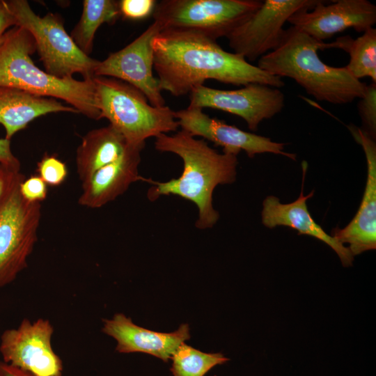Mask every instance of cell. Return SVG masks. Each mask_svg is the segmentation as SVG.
Segmentation results:
<instances>
[{
  "label": "cell",
  "mask_w": 376,
  "mask_h": 376,
  "mask_svg": "<svg viewBox=\"0 0 376 376\" xmlns=\"http://www.w3.org/2000/svg\"><path fill=\"white\" fill-rule=\"evenodd\" d=\"M153 69L162 91L180 97L208 79L246 86L260 84L279 88L281 77L251 64L242 55L225 51L201 34L163 30L152 40Z\"/></svg>",
  "instance_id": "cell-1"
},
{
  "label": "cell",
  "mask_w": 376,
  "mask_h": 376,
  "mask_svg": "<svg viewBox=\"0 0 376 376\" xmlns=\"http://www.w3.org/2000/svg\"><path fill=\"white\" fill-rule=\"evenodd\" d=\"M155 148L173 153L182 159L183 171L177 178L165 182L148 179L151 187L148 198L154 201L162 196L175 195L194 203L198 209L195 226L199 229L213 227L219 218L212 203L213 191L219 185L235 181L237 158L219 153L203 139H197L183 130L155 138Z\"/></svg>",
  "instance_id": "cell-2"
},
{
  "label": "cell",
  "mask_w": 376,
  "mask_h": 376,
  "mask_svg": "<svg viewBox=\"0 0 376 376\" xmlns=\"http://www.w3.org/2000/svg\"><path fill=\"white\" fill-rule=\"evenodd\" d=\"M324 42L290 26L279 45L261 56L257 66L271 75L294 79L319 101L334 104L351 103L364 94L367 84L354 78L345 67H333L318 56Z\"/></svg>",
  "instance_id": "cell-3"
},
{
  "label": "cell",
  "mask_w": 376,
  "mask_h": 376,
  "mask_svg": "<svg viewBox=\"0 0 376 376\" xmlns=\"http://www.w3.org/2000/svg\"><path fill=\"white\" fill-rule=\"evenodd\" d=\"M35 52L34 40L26 29L17 26L8 29L0 45V86L61 99L85 116L100 120L93 79L79 81L52 76L33 63L31 55Z\"/></svg>",
  "instance_id": "cell-4"
},
{
  "label": "cell",
  "mask_w": 376,
  "mask_h": 376,
  "mask_svg": "<svg viewBox=\"0 0 376 376\" xmlns=\"http://www.w3.org/2000/svg\"><path fill=\"white\" fill-rule=\"evenodd\" d=\"M93 81L101 118L107 119L129 144H145L148 138L180 127L174 111L166 105L152 106L133 86L108 77H95Z\"/></svg>",
  "instance_id": "cell-5"
},
{
  "label": "cell",
  "mask_w": 376,
  "mask_h": 376,
  "mask_svg": "<svg viewBox=\"0 0 376 376\" xmlns=\"http://www.w3.org/2000/svg\"><path fill=\"white\" fill-rule=\"evenodd\" d=\"M15 26L26 29L33 37L45 72L58 78L80 74L84 80L95 77L99 61L85 54L65 31L57 13L37 15L26 0L5 1Z\"/></svg>",
  "instance_id": "cell-6"
},
{
  "label": "cell",
  "mask_w": 376,
  "mask_h": 376,
  "mask_svg": "<svg viewBox=\"0 0 376 376\" xmlns=\"http://www.w3.org/2000/svg\"><path fill=\"white\" fill-rule=\"evenodd\" d=\"M262 3L259 0H163L156 3L152 16L162 31L194 32L217 41L227 38Z\"/></svg>",
  "instance_id": "cell-7"
},
{
  "label": "cell",
  "mask_w": 376,
  "mask_h": 376,
  "mask_svg": "<svg viewBox=\"0 0 376 376\" xmlns=\"http://www.w3.org/2000/svg\"><path fill=\"white\" fill-rule=\"evenodd\" d=\"M24 178L23 175L17 180L0 206V288L27 267L38 240L42 205L22 196L19 186Z\"/></svg>",
  "instance_id": "cell-8"
},
{
  "label": "cell",
  "mask_w": 376,
  "mask_h": 376,
  "mask_svg": "<svg viewBox=\"0 0 376 376\" xmlns=\"http://www.w3.org/2000/svg\"><path fill=\"white\" fill-rule=\"evenodd\" d=\"M319 0H265L260 7L226 38L234 53L254 61L280 44L289 17L311 9Z\"/></svg>",
  "instance_id": "cell-9"
},
{
  "label": "cell",
  "mask_w": 376,
  "mask_h": 376,
  "mask_svg": "<svg viewBox=\"0 0 376 376\" xmlns=\"http://www.w3.org/2000/svg\"><path fill=\"white\" fill-rule=\"evenodd\" d=\"M53 334L47 319H23L17 328L1 336L3 361L36 376H62L63 361L52 347Z\"/></svg>",
  "instance_id": "cell-10"
},
{
  "label": "cell",
  "mask_w": 376,
  "mask_h": 376,
  "mask_svg": "<svg viewBox=\"0 0 376 376\" xmlns=\"http://www.w3.org/2000/svg\"><path fill=\"white\" fill-rule=\"evenodd\" d=\"M190 106L224 111L242 118L249 130L280 113L285 95L279 88L260 84H249L235 90H219L198 86L190 92Z\"/></svg>",
  "instance_id": "cell-11"
},
{
  "label": "cell",
  "mask_w": 376,
  "mask_h": 376,
  "mask_svg": "<svg viewBox=\"0 0 376 376\" xmlns=\"http://www.w3.org/2000/svg\"><path fill=\"white\" fill-rule=\"evenodd\" d=\"M161 31L159 24L153 22L127 46L100 61L95 77H108L123 81L139 89L152 106H165L162 91L153 74L152 42Z\"/></svg>",
  "instance_id": "cell-12"
},
{
  "label": "cell",
  "mask_w": 376,
  "mask_h": 376,
  "mask_svg": "<svg viewBox=\"0 0 376 376\" xmlns=\"http://www.w3.org/2000/svg\"><path fill=\"white\" fill-rule=\"evenodd\" d=\"M181 127L191 136H201L223 148V152L237 155L242 150L249 157L265 152L281 155L296 160V155L284 151L285 143L272 141L269 138L248 132L211 118L202 109L189 105L175 111Z\"/></svg>",
  "instance_id": "cell-13"
},
{
  "label": "cell",
  "mask_w": 376,
  "mask_h": 376,
  "mask_svg": "<svg viewBox=\"0 0 376 376\" xmlns=\"http://www.w3.org/2000/svg\"><path fill=\"white\" fill-rule=\"evenodd\" d=\"M292 26L323 42L348 28L359 33L376 23V6L368 0H338L296 12L288 19Z\"/></svg>",
  "instance_id": "cell-14"
},
{
  "label": "cell",
  "mask_w": 376,
  "mask_h": 376,
  "mask_svg": "<svg viewBox=\"0 0 376 376\" xmlns=\"http://www.w3.org/2000/svg\"><path fill=\"white\" fill-rule=\"evenodd\" d=\"M354 140L361 146L367 162V180L361 205L354 218L344 228H335L331 235L353 256L376 249V143L362 129L349 125Z\"/></svg>",
  "instance_id": "cell-15"
},
{
  "label": "cell",
  "mask_w": 376,
  "mask_h": 376,
  "mask_svg": "<svg viewBox=\"0 0 376 376\" xmlns=\"http://www.w3.org/2000/svg\"><path fill=\"white\" fill-rule=\"evenodd\" d=\"M145 144H129L116 161L96 171L81 183L80 205L100 208L123 194L130 185L139 180L148 181L139 173L141 152Z\"/></svg>",
  "instance_id": "cell-16"
},
{
  "label": "cell",
  "mask_w": 376,
  "mask_h": 376,
  "mask_svg": "<svg viewBox=\"0 0 376 376\" xmlns=\"http://www.w3.org/2000/svg\"><path fill=\"white\" fill-rule=\"evenodd\" d=\"M102 332L117 342L120 353L143 352L167 362L178 346L190 338L187 324H181L171 333L157 332L136 325L130 318L117 313L103 320Z\"/></svg>",
  "instance_id": "cell-17"
},
{
  "label": "cell",
  "mask_w": 376,
  "mask_h": 376,
  "mask_svg": "<svg viewBox=\"0 0 376 376\" xmlns=\"http://www.w3.org/2000/svg\"><path fill=\"white\" fill-rule=\"evenodd\" d=\"M307 164H302L303 179L306 172ZM302 188L299 197L290 203H281L279 198L269 196L263 202L262 224L267 228L287 226L298 231V235L312 236L329 246L338 256L344 267L352 265L354 256L347 248L327 234L318 224L310 214L307 201L313 196V191L304 196Z\"/></svg>",
  "instance_id": "cell-18"
},
{
  "label": "cell",
  "mask_w": 376,
  "mask_h": 376,
  "mask_svg": "<svg viewBox=\"0 0 376 376\" xmlns=\"http://www.w3.org/2000/svg\"><path fill=\"white\" fill-rule=\"evenodd\" d=\"M79 113L72 107L58 100L30 94L22 90L0 86V124L6 130V139L10 140L34 119L51 113Z\"/></svg>",
  "instance_id": "cell-19"
},
{
  "label": "cell",
  "mask_w": 376,
  "mask_h": 376,
  "mask_svg": "<svg viewBox=\"0 0 376 376\" xmlns=\"http://www.w3.org/2000/svg\"><path fill=\"white\" fill-rule=\"evenodd\" d=\"M128 145L123 136L109 124L88 132L82 137L75 157L81 183L98 169L118 159Z\"/></svg>",
  "instance_id": "cell-20"
},
{
  "label": "cell",
  "mask_w": 376,
  "mask_h": 376,
  "mask_svg": "<svg viewBox=\"0 0 376 376\" xmlns=\"http://www.w3.org/2000/svg\"><path fill=\"white\" fill-rule=\"evenodd\" d=\"M324 48L340 49L350 56L345 68L356 79L370 77L376 83V29L366 30L357 39L350 36L338 37L335 41L324 43Z\"/></svg>",
  "instance_id": "cell-21"
},
{
  "label": "cell",
  "mask_w": 376,
  "mask_h": 376,
  "mask_svg": "<svg viewBox=\"0 0 376 376\" xmlns=\"http://www.w3.org/2000/svg\"><path fill=\"white\" fill-rule=\"evenodd\" d=\"M119 1L113 0H84L81 17L70 36L86 55L93 50L95 34L104 23L114 24L120 17Z\"/></svg>",
  "instance_id": "cell-22"
},
{
  "label": "cell",
  "mask_w": 376,
  "mask_h": 376,
  "mask_svg": "<svg viewBox=\"0 0 376 376\" xmlns=\"http://www.w3.org/2000/svg\"><path fill=\"white\" fill-rule=\"evenodd\" d=\"M171 359L173 376H204L215 366L229 360L221 353L203 352L185 342L178 346Z\"/></svg>",
  "instance_id": "cell-23"
},
{
  "label": "cell",
  "mask_w": 376,
  "mask_h": 376,
  "mask_svg": "<svg viewBox=\"0 0 376 376\" xmlns=\"http://www.w3.org/2000/svg\"><path fill=\"white\" fill-rule=\"evenodd\" d=\"M358 111L363 128L373 139L376 136V83L367 85L363 95L358 102Z\"/></svg>",
  "instance_id": "cell-24"
},
{
  "label": "cell",
  "mask_w": 376,
  "mask_h": 376,
  "mask_svg": "<svg viewBox=\"0 0 376 376\" xmlns=\"http://www.w3.org/2000/svg\"><path fill=\"white\" fill-rule=\"evenodd\" d=\"M38 176L50 186L61 185L68 176L65 164L53 155H45L38 163Z\"/></svg>",
  "instance_id": "cell-25"
},
{
  "label": "cell",
  "mask_w": 376,
  "mask_h": 376,
  "mask_svg": "<svg viewBox=\"0 0 376 376\" xmlns=\"http://www.w3.org/2000/svg\"><path fill=\"white\" fill-rule=\"evenodd\" d=\"M156 3L154 0L119 1L120 16L132 20L145 19L152 14Z\"/></svg>",
  "instance_id": "cell-26"
},
{
  "label": "cell",
  "mask_w": 376,
  "mask_h": 376,
  "mask_svg": "<svg viewBox=\"0 0 376 376\" xmlns=\"http://www.w3.org/2000/svg\"><path fill=\"white\" fill-rule=\"evenodd\" d=\"M19 189L24 198L30 202L41 203L47 195V184L38 175L24 178L20 183Z\"/></svg>",
  "instance_id": "cell-27"
},
{
  "label": "cell",
  "mask_w": 376,
  "mask_h": 376,
  "mask_svg": "<svg viewBox=\"0 0 376 376\" xmlns=\"http://www.w3.org/2000/svg\"><path fill=\"white\" fill-rule=\"evenodd\" d=\"M22 175L20 171L0 164V206L8 192Z\"/></svg>",
  "instance_id": "cell-28"
},
{
  "label": "cell",
  "mask_w": 376,
  "mask_h": 376,
  "mask_svg": "<svg viewBox=\"0 0 376 376\" xmlns=\"http://www.w3.org/2000/svg\"><path fill=\"white\" fill-rule=\"evenodd\" d=\"M0 164L20 171V162L11 150L10 140L6 138L0 139Z\"/></svg>",
  "instance_id": "cell-29"
},
{
  "label": "cell",
  "mask_w": 376,
  "mask_h": 376,
  "mask_svg": "<svg viewBox=\"0 0 376 376\" xmlns=\"http://www.w3.org/2000/svg\"><path fill=\"white\" fill-rule=\"evenodd\" d=\"M12 26H15L13 17L10 13L5 1L0 0V45L5 33Z\"/></svg>",
  "instance_id": "cell-30"
},
{
  "label": "cell",
  "mask_w": 376,
  "mask_h": 376,
  "mask_svg": "<svg viewBox=\"0 0 376 376\" xmlns=\"http://www.w3.org/2000/svg\"><path fill=\"white\" fill-rule=\"evenodd\" d=\"M0 376H36L28 371L19 369L0 361Z\"/></svg>",
  "instance_id": "cell-31"
}]
</instances>
